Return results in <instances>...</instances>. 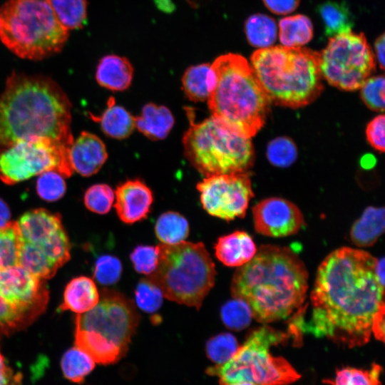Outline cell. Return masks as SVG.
I'll return each mask as SVG.
<instances>
[{
	"mask_svg": "<svg viewBox=\"0 0 385 385\" xmlns=\"http://www.w3.org/2000/svg\"><path fill=\"white\" fill-rule=\"evenodd\" d=\"M133 67L123 56L109 54L101 58L96 71L98 84L113 91H123L131 84Z\"/></svg>",
	"mask_w": 385,
	"mask_h": 385,
	"instance_id": "ffe728a7",
	"label": "cell"
},
{
	"mask_svg": "<svg viewBox=\"0 0 385 385\" xmlns=\"http://www.w3.org/2000/svg\"><path fill=\"white\" fill-rule=\"evenodd\" d=\"M279 29V41L287 47H301L309 42L313 36L311 20L302 14L280 19Z\"/></svg>",
	"mask_w": 385,
	"mask_h": 385,
	"instance_id": "4316f807",
	"label": "cell"
},
{
	"mask_svg": "<svg viewBox=\"0 0 385 385\" xmlns=\"http://www.w3.org/2000/svg\"><path fill=\"white\" fill-rule=\"evenodd\" d=\"M69 160L73 171L88 177L96 174L108 158L106 147L95 134L82 131L69 148Z\"/></svg>",
	"mask_w": 385,
	"mask_h": 385,
	"instance_id": "ac0fdd59",
	"label": "cell"
},
{
	"mask_svg": "<svg viewBox=\"0 0 385 385\" xmlns=\"http://www.w3.org/2000/svg\"><path fill=\"white\" fill-rule=\"evenodd\" d=\"M11 212L7 204L0 197V228L11 223Z\"/></svg>",
	"mask_w": 385,
	"mask_h": 385,
	"instance_id": "f907efd6",
	"label": "cell"
},
{
	"mask_svg": "<svg viewBox=\"0 0 385 385\" xmlns=\"http://www.w3.org/2000/svg\"><path fill=\"white\" fill-rule=\"evenodd\" d=\"M374 54L363 34L349 32L330 37L319 53L322 77L344 91H355L375 71Z\"/></svg>",
	"mask_w": 385,
	"mask_h": 385,
	"instance_id": "7c38bea8",
	"label": "cell"
},
{
	"mask_svg": "<svg viewBox=\"0 0 385 385\" xmlns=\"http://www.w3.org/2000/svg\"><path fill=\"white\" fill-rule=\"evenodd\" d=\"M371 330L376 339L384 342V309L380 310L376 315Z\"/></svg>",
	"mask_w": 385,
	"mask_h": 385,
	"instance_id": "c3c4849f",
	"label": "cell"
},
{
	"mask_svg": "<svg viewBox=\"0 0 385 385\" xmlns=\"http://www.w3.org/2000/svg\"><path fill=\"white\" fill-rule=\"evenodd\" d=\"M115 195L116 212L120 220L126 224L145 219L153 201L150 189L138 179L129 180L119 185Z\"/></svg>",
	"mask_w": 385,
	"mask_h": 385,
	"instance_id": "e0dca14e",
	"label": "cell"
},
{
	"mask_svg": "<svg viewBox=\"0 0 385 385\" xmlns=\"http://www.w3.org/2000/svg\"><path fill=\"white\" fill-rule=\"evenodd\" d=\"M265 6L272 13L279 15L294 11L299 6L300 0H262Z\"/></svg>",
	"mask_w": 385,
	"mask_h": 385,
	"instance_id": "7dc6e473",
	"label": "cell"
},
{
	"mask_svg": "<svg viewBox=\"0 0 385 385\" xmlns=\"http://www.w3.org/2000/svg\"><path fill=\"white\" fill-rule=\"evenodd\" d=\"M158 239L166 245H174L183 241L189 235L188 220L176 212L168 211L160 215L155 225Z\"/></svg>",
	"mask_w": 385,
	"mask_h": 385,
	"instance_id": "f546056e",
	"label": "cell"
},
{
	"mask_svg": "<svg viewBox=\"0 0 385 385\" xmlns=\"http://www.w3.org/2000/svg\"><path fill=\"white\" fill-rule=\"evenodd\" d=\"M245 32L251 46L264 48L274 43L277 26L272 17L263 14H255L246 20Z\"/></svg>",
	"mask_w": 385,
	"mask_h": 385,
	"instance_id": "83f0119b",
	"label": "cell"
},
{
	"mask_svg": "<svg viewBox=\"0 0 385 385\" xmlns=\"http://www.w3.org/2000/svg\"><path fill=\"white\" fill-rule=\"evenodd\" d=\"M69 148L46 137L20 140L0 149V179L7 185H14L55 170L64 178L72 175Z\"/></svg>",
	"mask_w": 385,
	"mask_h": 385,
	"instance_id": "8fae6325",
	"label": "cell"
},
{
	"mask_svg": "<svg viewBox=\"0 0 385 385\" xmlns=\"http://www.w3.org/2000/svg\"><path fill=\"white\" fill-rule=\"evenodd\" d=\"M41 312L24 309L0 297V339L29 325Z\"/></svg>",
	"mask_w": 385,
	"mask_h": 385,
	"instance_id": "d6a6232c",
	"label": "cell"
},
{
	"mask_svg": "<svg viewBox=\"0 0 385 385\" xmlns=\"http://www.w3.org/2000/svg\"><path fill=\"white\" fill-rule=\"evenodd\" d=\"M120 261L111 255H103L98 258L94 267V277L103 285L116 283L122 273Z\"/></svg>",
	"mask_w": 385,
	"mask_h": 385,
	"instance_id": "7bdbcfd3",
	"label": "cell"
},
{
	"mask_svg": "<svg viewBox=\"0 0 385 385\" xmlns=\"http://www.w3.org/2000/svg\"><path fill=\"white\" fill-rule=\"evenodd\" d=\"M251 66L271 103L297 108L312 103L323 89L319 53L284 46L260 48Z\"/></svg>",
	"mask_w": 385,
	"mask_h": 385,
	"instance_id": "5b68a950",
	"label": "cell"
},
{
	"mask_svg": "<svg viewBox=\"0 0 385 385\" xmlns=\"http://www.w3.org/2000/svg\"><path fill=\"white\" fill-rule=\"evenodd\" d=\"M239 347L235 337L227 332L211 337L207 342L205 350L207 357L215 365H222L234 356Z\"/></svg>",
	"mask_w": 385,
	"mask_h": 385,
	"instance_id": "d590c367",
	"label": "cell"
},
{
	"mask_svg": "<svg viewBox=\"0 0 385 385\" xmlns=\"http://www.w3.org/2000/svg\"><path fill=\"white\" fill-rule=\"evenodd\" d=\"M287 335L269 326L250 333L234 356L222 365L208 367L206 373L220 378V385L248 381L257 385H287L300 374L283 357L273 356L270 347L283 342Z\"/></svg>",
	"mask_w": 385,
	"mask_h": 385,
	"instance_id": "30bf717a",
	"label": "cell"
},
{
	"mask_svg": "<svg viewBox=\"0 0 385 385\" xmlns=\"http://www.w3.org/2000/svg\"><path fill=\"white\" fill-rule=\"evenodd\" d=\"M139 321L131 299L104 289L93 309L76 316L75 346L96 363L114 364L127 353Z\"/></svg>",
	"mask_w": 385,
	"mask_h": 385,
	"instance_id": "8992f818",
	"label": "cell"
},
{
	"mask_svg": "<svg viewBox=\"0 0 385 385\" xmlns=\"http://www.w3.org/2000/svg\"><path fill=\"white\" fill-rule=\"evenodd\" d=\"M384 208L369 206L353 224L350 237L358 247L372 246L384 231Z\"/></svg>",
	"mask_w": 385,
	"mask_h": 385,
	"instance_id": "cb8c5ba5",
	"label": "cell"
},
{
	"mask_svg": "<svg viewBox=\"0 0 385 385\" xmlns=\"http://www.w3.org/2000/svg\"><path fill=\"white\" fill-rule=\"evenodd\" d=\"M0 385H22V375L8 365L0 352Z\"/></svg>",
	"mask_w": 385,
	"mask_h": 385,
	"instance_id": "bcb514c9",
	"label": "cell"
},
{
	"mask_svg": "<svg viewBox=\"0 0 385 385\" xmlns=\"http://www.w3.org/2000/svg\"><path fill=\"white\" fill-rule=\"evenodd\" d=\"M20 235L16 222L0 228V269L19 265Z\"/></svg>",
	"mask_w": 385,
	"mask_h": 385,
	"instance_id": "e575fe53",
	"label": "cell"
},
{
	"mask_svg": "<svg viewBox=\"0 0 385 385\" xmlns=\"http://www.w3.org/2000/svg\"><path fill=\"white\" fill-rule=\"evenodd\" d=\"M190 125L183 138L185 155L202 175L246 173L254 162L250 138L230 129L212 115Z\"/></svg>",
	"mask_w": 385,
	"mask_h": 385,
	"instance_id": "9c48e42d",
	"label": "cell"
},
{
	"mask_svg": "<svg viewBox=\"0 0 385 385\" xmlns=\"http://www.w3.org/2000/svg\"><path fill=\"white\" fill-rule=\"evenodd\" d=\"M71 103L51 78L13 72L0 96V148L46 137L70 148Z\"/></svg>",
	"mask_w": 385,
	"mask_h": 385,
	"instance_id": "7a4b0ae2",
	"label": "cell"
},
{
	"mask_svg": "<svg viewBox=\"0 0 385 385\" xmlns=\"http://www.w3.org/2000/svg\"><path fill=\"white\" fill-rule=\"evenodd\" d=\"M216 83V74L207 63L190 66L182 77L184 93L194 102L207 100Z\"/></svg>",
	"mask_w": 385,
	"mask_h": 385,
	"instance_id": "603a6c76",
	"label": "cell"
},
{
	"mask_svg": "<svg viewBox=\"0 0 385 385\" xmlns=\"http://www.w3.org/2000/svg\"><path fill=\"white\" fill-rule=\"evenodd\" d=\"M19 265L39 279L52 277L59 267L36 247L20 238Z\"/></svg>",
	"mask_w": 385,
	"mask_h": 385,
	"instance_id": "f1b7e54d",
	"label": "cell"
},
{
	"mask_svg": "<svg viewBox=\"0 0 385 385\" xmlns=\"http://www.w3.org/2000/svg\"><path fill=\"white\" fill-rule=\"evenodd\" d=\"M61 366L67 379L81 383L94 369L95 361L87 353L75 346L64 353Z\"/></svg>",
	"mask_w": 385,
	"mask_h": 385,
	"instance_id": "1f68e13d",
	"label": "cell"
},
{
	"mask_svg": "<svg viewBox=\"0 0 385 385\" xmlns=\"http://www.w3.org/2000/svg\"><path fill=\"white\" fill-rule=\"evenodd\" d=\"M217 83L208 99L212 116L233 131L251 138L263 127L271 101L251 65L229 53L211 64Z\"/></svg>",
	"mask_w": 385,
	"mask_h": 385,
	"instance_id": "277c9868",
	"label": "cell"
},
{
	"mask_svg": "<svg viewBox=\"0 0 385 385\" xmlns=\"http://www.w3.org/2000/svg\"><path fill=\"white\" fill-rule=\"evenodd\" d=\"M59 23L68 31L82 29L87 19L86 0H47Z\"/></svg>",
	"mask_w": 385,
	"mask_h": 385,
	"instance_id": "4dcf8cb0",
	"label": "cell"
},
{
	"mask_svg": "<svg viewBox=\"0 0 385 385\" xmlns=\"http://www.w3.org/2000/svg\"><path fill=\"white\" fill-rule=\"evenodd\" d=\"M255 230L273 237L296 234L304 225V216L298 207L281 197H269L252 208Z\"/></svg>",
	"mask_w": 385,
	"mask_h": 385,
	"instance_id": "9a60e30c",
	"label": "cell"
},
{
	"mask_svg": "<svg viewBox=\"0 0 385 385\" xmlns=\"http://www.w3.org/2000/svg\"><path fill=\"white\" fill-rule=\"evenodd\" d=\"M382 367L374 363L369 369L345 367L336 372L334 380H327L332 385H381L380 376Z\"/></svg>",
	"mask_w": 385,
	"mask_h": 385,
	"instance_id": "836d02e7",
	"label": "cell"
},
{
	"mask_svg": "<svg viewBox=\"0 0 385 385\" xmlns=\"http://www.w3.org/2000/svg\"><path fill=\"white\" fill-rule=\"evenodd\" d=\"M220 316L225 325L233 331L245 329L253 318L247 304L242 299L235 298L222 307Z\"/></svg>",
	"mask_w": 385,
	"mask_h": 385,
	"instance_id": "8d00e7d4",
	"label": "cell"
},
{
	"mask_svg": "<svg viewBox=\"0 0 385 385\" xmlns=\"http://www.w3.org/2000/svg\"><path fill=\"white\" fill-rule=\"evenodd\" d=\"M0 297L24 309L42 312L48 291L41 279L16 265L0 269Z\"/></svg>",
	"mask_w": 385,
	"mask_h": 385,
	"instance_id": "2e32d148",
	"label": "cell"
},
{
	"mask_svg": "<svg viewBox=\"0 0 385 385\" xmlns=\"http://www.w3.org/2000/svg\"><path fill=\"white\" fill-rule=\"evenodd\" d=\"M297 148L289 138L281 136L272 140L267 146V158L276 167L287 168L297 158Z\"/></svg>",
	"mask_w": 385,
	"mask_h": 385,
	"instance_id": "74e56055",
	"label": "cell"
},
{
	"mask_svg": "<svg viewBox=\"0 0 385 385\" xmlns=\"http://www.w3.org/2000/svg\"><path fill=\"white\" fill-rule=\"evenodd\" d=\"M91 118L100 123L103 132L115 139H124L130 135L135 128V117L123 107L115 104L110 98L106 109L100 116L91 115Z\"/></svg>",
	"mask_w": 385,
	"mask_h": 385,
	"instance_id": "d4e9b609",
	"label": "cell"
},
{
	"mask_svg": "<svg viewBox=\"0 0 385 385\" xmlns=\"http://www.w3.org/2000/svg\"><path fill=\"white\" fill-rule=\"evenodd\" d=\"M155 270L146 277L170 301L199 309L215 284V266L202 242L160 244Z\"/></svg>",
	"mask_w": 385,
	"mask_h": 385,
	"instance_id": "ba28073f",
	"label": "cell"
},
{
	"mask_svg": "<svg viewBox=\"0 0 385 385\" xmlns=\"http://www.w3.org/2000/svg\"><path fill=\"white\" fill-rule=\"evenodd\" d=\"M36 181V192L43 200L53 202L61 199L66 191L64 177L57 171L48 170L40 175Z\"/></svg>",
	"mask_w": 385,
	"mask_h": 385,
	"instance_id": "f35d334b",
	"label": "cell"
},
{
	"mask_svg": "<svg viewBox=\"0 0 385 385\" xmlns=\"http://www.w3.org/2000/svg\"><path fill=\"white\" fill-rule=\"evenodd\" d=\"M307 289L308 272L299 256L272 245H262L231 282L232 297L245 302L253 318L264 324L289 317L303 304Z\"/></svg>",
	"mask_w": 385,
	"mask_h": 385,
	"instance_id": "3957f363",
	"label": "cell"
},
{
	"mask_svg": "<svg viewBox=\"0 0 385 385\" xmlns=\"http://www.w3.org/2000/svg\"><path fill=\"white\" fill-rule=\"evenodd\" d=\"M115 192L106 184L89 187L84 195V204L88 210L98 214L108 213L113 205Z\"/></svg>",
	"mask_w": 385,
	"mask_h": 385,
	"instance_id": "ab89813d",
	"label": "cell"
},
{
	"mask_svg": "<svg viewBox=\"0 0 385 385\" xmlns=\"http://www.w3.org/2000/svg\"><path fill=\"white\" fill-rule=\"evenodd\" d=\"M135 296L138 307L148 313L158 310L164 297L160 289L147 278L140 280L135 288Z\"/></svg>",
	"mask_w": 385,
	"mask_h": 385,
	"instance_id": "60d3db41",
	"label": "cell"
},
{
	"mask_svg": "<svg viewBox=\"0 0 385 385\" xmlns=\"http://www.w3.org/2000/svg\"><path fill=\"white\" fill-rule=\"evenodd\" d=\"M384 34H382L376 38L374 43L376 56L381 70H384Z\"/></svg>",
	"mask_w": 385,
	"mask_h": 385,
	"instance_id": "681fc988",
	"label": "cell"
},
{
	"mask_svg": "<svg viewBox=\"0 0 385 385\" xmlns=\"http://www.w3.org/2000/svg\"><path fill=\"white\" fill-rule=\"evenodd\" d=\"M384 115H379L367 125L366 135L369 144L376 150L384 153L385 148Z\"/></svg>",
	"mask_w": 385,
	"mask_h": 385,
	"instance_id": "f6af8a7d",
	"label": "cell"
},
{
	"mask_svg": "<svg viewBox=\"0 0 385 385\" xmlns=\"http://www.w3.org/2000/svg\"><path fill=\"white\" fill-rule=\"evenodd\" d=\"M99 299V293L94 282L87 277H78L71 279L66 285L63 302L58 309L82 314L93 309Z\"/></svg>",
	"mask_w": 385,
	"mask_h": 385,
	"instance_id": "44dd1931",
	"label": "cell"
},
{
	"mask_svg": "<svg viewBox=\"0 0 385 385\" xmlns=\"http://www.w3.org/2000/svg\"><path fill=\"white\" fill-rule=\"evenodd\" d=\"M68 36L47 0H8L0 9V39L21 58L38 61L56 54Z\"/></svg>",
	"mask_w": 385,
	"mask_h": 385,
	"instance_id": "52a82bcc",
	"label": "cell"
},
{
	"mask_svg": "<svg viewBox=\"0 0 385 385\" xmlns=\"http://www.w3.org/2000/svg\"><path fill=\"white\" fill-rule=\"evenodd\" d=\"M376 260L351 247L331 252L317 272L305 330L351 348L367 343L374 319L384 309V284L376 274Z\"/></svg>",
	"mask_w": 385,
	"mask_h": 385,
	"instance_id": "6da1fadb",
	"label": "cell"
},
{
	"mask_svg": "<svg viewBox=\"0 0 385 385\" xmlns=\"http://www.w3.org/2000/svg\"><path fill=\"white\" fill-rule=\"evenodd\" d=\"M136 272L149 275L156 269L158 263V246L138 245L130 255Z\"/></svg>",
	"mask_w": 385,
	"mask_h": 385,
	"instance_id": "ee69618b",
	"label": "cell"
},
{
	"mask_svg": "<svg viewBox=\"0 0 385 385\" xmlns=\"http://www.w3.org/2000/svg\"><path fill=\"white\" fill-rule=\"evenodd\" d=\"M227 385H257V384H253L252 382H248V381H237V382L232 383Z\"/></svg>",
	"mask_w": 385,
	"mask_h": 385,
	"instance_id": "816d5d0a",
	"label": "cell"
},
{
	"mask_svg": "<svg viewBox=\"0 0 385 385\" xmlns=\"http://www.w3.org/2000/svg\"><path fill=\"white\" fill-rule=\"evenodd\" d=\"M197 189L203 209L227 221L245 217L254 196L247 172L206 177L197 184Z\"/></svg>",
	"mask_w": 385,
	"mask_h": 385,
	"instance_id": "4fadbf2b",
	"label": "cell"
},
{
	"mask_svg": "<svg viewBox=\"0 0 385 385\" xmlns=\"http://www.w3.org/2000/svg\"><path fill=\"white\" fill-rule=\"evenodd\" d=\"M216 257L227 267H240L257 252L252 238L244 231H235L220 237L215 245Z\"/></svg>",
	"mask_w": 385,
	"mask_h": 385,
	"instance_id": "d6986e66",
	"label": "cell"
},
{
	"mask_svg": "<svg viewBox=\"0 0 385 385\" xmlns=\"http://www.w3.org/2000/svg\"><path fill=\"white\" fill-rule=\"evenodd\" d=\"M361 97L372 111H384L385 79L383 75L369 77L361 87Z\"/></svg>",
	"mask_w": 385,
	"mask_h": 385,
	"instance_id": "b9f144b4",
	"label": "cell"
},
{
	"mask_svg": "<svg viewBox=\"0 0 385 385\" xmlns=\"http://www.w3.org/2000/svg\"><path fill=\"white\" fill-rule=\"evenodd\" d=\"M317 11L323 21L326 36L351 31L354 18L346 3L327 1L318 5Z\"/></svg>",
	"mask_w": 385,
	"mask_h": 385,
	"instance_id": "484cf974",
	"label": "cell"
},
{
	"mask_svg": "<svg viewBox=\"0 0 385 385\" xmlns=\"http://www.w3.org/2000/svg\"><path fill=\"white\" fill-rule=\"evenodd\" d=\"M20 238L59 267L70 259L71 245L59 215L44 208L25 212L16 222Z\"/></svg>",
	"mask_w": 385,
	"mask_h": 385,
	"instance_id": "5bb4252c",
	"label": "cell"
},
{
	"mask_svg": "<svg viewBox=\"0 0 385 385\" xmlns=\"http://www.w3.org/2000/svg\"><path fill=\"white\" fill-rule=\"evenodd\" d=\"M170 111L164 106L145 104L140 115L135 117V128L153 140L165 138L174 125Z\"/></svg>",
	"mask_w": 385,
	"mask_h": 385,
	"instance_id": "7402d4cb",
	"label": "cell"
}]
</instances>
